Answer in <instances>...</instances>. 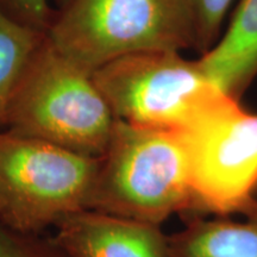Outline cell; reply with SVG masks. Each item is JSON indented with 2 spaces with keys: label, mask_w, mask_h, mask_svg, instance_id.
<instances>
[{
  "label": "cell",
  "mask_w": 257,
  "mask_h": 257,
  "mask_svg": "<svg viewBox=\"0 0 257 257\" xmlns=\"http://www.w3.org/2000/svg\"><path fill=\"white\" fill-rule=\"evenodd\" d=\"M117 120L142 127L185 131L227 98L200 60L181 51H141L92 73ZM232 98V96H231Z\"/></svg>",
  "instance_id": "cell-4"
},
{
  "label": "cell",
  "mask_w": 257,
  "mask_h": 257,
  "mask_svg": "<svg viewBox=\"0 0 257 257\" xmlns=\"http://www.w3.org/2000/svg\"><path fill=\"white\" fill-rule=\"evenodd\" d=\"M199 60L227 95L240 100L257 78V0H237L219 40Z\"/></svg>",
  "instance_id": "cell-8"
},
{
  "label": "cell",
  "mask_w": 257,
  "mask_h": 257,
  "mask_svg": "<svg viewBox=\"0 0 257 257\" xmlns=\"http://www.w3.org/2000/svg\"><path fill=\"white\" fill-rule=\"evenodd\" d=\"M55 3H56V4L57 5H59V9L61 8V6H62V5H64V4H66V3H67V0H55Z\"/></svg>",
  "instance_id": "cell-14"
},
{
  "label": "cell",
  "mask_w": 257,
  "mask_h": 257,
  "mask_svg": "<svg viewBox=\"0 0 257 257\" xmlns=\"http://www.w3.org/2000/svg\"><path fill=\"white\" fill-rule=\"evenodd\" d=\"M242 217L195 218L168 237L169 257H257V202Z\"/></svg>",
  "instance_id": "cell-9"
},
{
  "label": "cell",
  "mask_w": 257,
  "mask_h": 257,
  "mask_svg": "<svg viewBox=\"0 0 257 257\" xmlns=\"http://www.w3.org/2000/svg\"><path fill=\"white\" fill-rule=\"evenodd\" d=\"M21 236L0 224V257H44Z\"/></svg>",
  "instance_id": "cell-13"
},
{
  "label": "cell",
  "mask_w": 257,
  "mask_h": 257,
  "mask_svg": "<svg viewBox=\"0 0 257 257\" xmlns=\"http://www.w3.org/2000/svg\"><path fill=\"white\" fill-rule=\"evenodd\" d=\"M44 38L46 32L17 21L0 3V128L12 93Z\"/></svg>",
  "instance_id": "cell-10"
},
{
  "label": "cell",
  "mask_w": 257,
  "mask_h": 257,
  "mask_svg": "<svg viewBox=\"0 0 257 257\" xmlns=\"http://www.w3.org/2000/svg\"><path fill=\"white\" fill-rule=\"evenodd\" d=\"M98 169L99 159L0 128V224L25 234L88 210Z\"/></svg>",
  "instance_id": "cell-5"
},
{
  "label": "cell",
  "mask_w": 257,
  "mask_h": 257,
  "mask_svg": "<svg viewBox=\"0 0 257 257\" xmlns=\"http://www.w3.org/2000/svg\"><path fill=\"white\" fill-rule=\"evenodd\" d=\"M57 226V243L69 257H169L160 226L85 210Z\"/></svg>",
  "instance_id": "cell-7"
},
{
  "label": "cell",
  "mask_w": 257,
  "mask_h": 257,
  "mask_svg": "<svg viewBox=\"0 0 257 257\" xmlns=\"http://www.w3.org/2000/svg\"><path fill=\"white\" fill-rule=\"evenodd\" d=\"M47 38L89 73L128 54L195 49L186 0H67Z\"/></svg>",
  "instance_id": "cell-3"
},
{
  "label": "cell",
  "mask_w": 257,
  "mask_h": 257,
  "mask_svg": "<svg viewBox=\"0 0 257 257\" xmlns=\"http://www.w3.org/2000/svg\"><path fill=\"white\" fill-rule=\"evenodd\" d=\"M184 134L195 211L219 217L246 213L257 202V113L227 96Z\"/></svg>",
  "instance_id": "cell-6"
},
{
  "label": "cell",
  "mask_w": 257,
  "mask_h": 257,
  "mask_svg": "<svg viewBox=\"0 0 257 257\" xmlns=\"http://www.w3.org/2000/svg\"><path fill=\"white\" fill-rule=\"evenodd\" d=\"M114 125L92 73L61 54L46 34L12 93L5 130L100 159Z\"/></svg>",
  "instance_id": "cell-2"
},
{
  "label": "cell",
  "mask_w": 257,
  "mask_h": 257,
  "mask_svg": "<svg viewBox=\"0 0 257 257\" xmlns=\"http://www.w3.org/2000/svg\"><path fill=\"white\" fill-rule=\"evenodd\" d=\"M237 0H186L195 35V50L207 53L223 34Z\"/></svg>",
  "instance_id": "cell-11"
},
{
  "label": "cell",
  "mask_w": 257,
  "mask_h": 257,
  "mask_svg": "<svg viewBox=\"0 0 257 257\" xmlns=\"http://www.w3.org/2000/svg\"><path fill=\"white\" fill-rule=\"evenodd\" d=\"M88 210L157 226L178 212L195 211L184 131L115 119Z\"/></svg>",
  "instance_id": "cell-1"
},
{
  "label": "cell",
  "mask_w": 257,
  "mask_h": 257,
  "mask_svg": "<svg viewBox=\"0 0 257 257\" xmlns=\"http://www.w3.org/2000/svg\"><path fill=\"white\" fill-rule=\"evenodd\" d=\"M0 3L17 21L46 34L55 15L50 0H0Z\"/></svg>",
  "instance_id": "cell-12"
}]
</instances>
